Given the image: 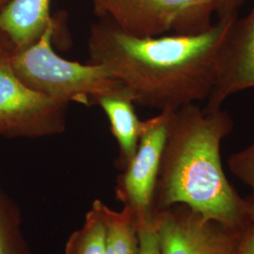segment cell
Wrapping results in <instances>:
<instances>
[{
    "label": "cell",
    "instance_id": "obj_13",
    "mask_svg": "<svg viewBox=\"0 0 254 254\" xmlns=\"http://www.w3.org/2000/svg\"><path fill=\"white\" fill-rule=\"evenodd\" d=\"M18 203L0 190V254H33L23 233Z\"/></svg>",
    "mask_w": 254,
    "mask_h": 254
},
{
    "label": "cell",
    "instance_id": "obj_17",
    "mask_svg": "<svg viewBox=\"0 0 254 254\" xmlns=\"http://www.w3.org/2000/svg\"><path fill=\"white\" fill-rule=\"evenodd\" d=\"M238 252L241 254H254V224L250 223L242 230Z\"/></svg>",
    "mask_w": 254,
    "mask_h": 254
},
{
    "label": "cell",
    "instance_id": "obj_15",
    "mask_svg": "<svg viewBox=\"0 0 254 254\" xmlns=\"http://www.w3.org/2000/svg\"><path fill=\"white\" fill-rule=\"evenodd\" d=\"M137 254H162L154 217L137 225Z\"/></svg>",
    "mask_w": 254,
    "mask_h": 254
},
{
    "label": "cell",
    "instance_id": "obj_14",
    "mask_svg": "<svg viewBox=\"0 0 254 254\" xmlns=\"http://www.w3.org/2000/svg\"><path fill=\"white\" fill-rule=\"evenodd\" d=\"M227 163L229 170L251 190L244 200L251 223L254 224V142L231 154Z\"/></svg>",
    "mask_w": 254,
    "mask_h": 254
},
{
    "label": "cell",
    "instance_id": "obj_12",
    "mask_svg": "<svg viewBox=\"0 0 254 254\" xmlns=\"http://www.w3.org/2000/svg\"><path fill=\"white\" fill-rule=\"evenodd\" d=\"M103 201L94 200L81 227L69 236L65 254H106V224Z\"/></svg>",
    "mask_w": 254,
    "mask_h": 254
},
{
    "label": "cell",
    "instance_id": "obj_4",
    "mask_svg": "<svg viewBox=\"0 0 254 254\" xmlns=\"http://www.w3.org/2000/svg\"><path fill=\"white\" fill-rule=\"evenodd\" d=\"M93 13L128 35L198 34L213 25L211 0H88Z\"/></svg>",
    "mask_w": 254,
    "mask_h": 254
},
{
    "label": "cell",
    "instance_id": "obj_20",
    "mask_svg": "<svg viewBox=\"0 0 254 254\" xmlns=\"http://www.w3.org/2000/svg\"><path fill=\"white\" fill-rule=\"evenodd\" d=\"M240 254V253H239V252H238V250H237V251H236V254Z\"/></svg>",
    "mask_w": 254,
    "mask_h": 254
},
{
    "label": "cell",
    "instance_id": "obj_1",
    "mask_svg": "<svg viewBox=\"0 0 254 254\" xmlns=\"http://www.w3.org/2000/svg\"><path fill=\"white\" fill-rule=\"evenodd\" d=\"M236 16L218 19L198 34L147 38L128 35L100 19L90 27L89 63L104 66L136 105L173 112L208 98L220 47Z\"/></svg>",
    "mask_w": 254,
    "mask_h": 254
},
{
    "label": "cell",
    "instance_id": "obj_6",
    "mask_svg": "<svg viewBox=\"0 0 254 254\" xmlns=\"http://www.w3.org/2000/svg\"><path fill=\"white\" fill-rule=\"evenodd\" d=\"M171 113L159 112L141 122L136 154L116 180V198L134 214L137 225L154 217V191Z\"/></svg>",
    "mask_w": 254,
    "mask_h": 254
},
{
    "label": "cell",
    "instance_id": "obj_3",
    "mask_svg": "<svg viewBox=\"0 0 254 254\" xmlns=\"http://www.w3.org/2000/svg\"><path fill=\"white\" fill-rule=\"evenodd\" d=\"M61 19L55 18L35 43L12 51L9 62L19 78L35 91L88 107L98 97L123 88L104 66L68 61L55 52L52 43L62 27Z\"/></svg>",
    "mask_w": 254,
    "mask_h": 254
},
{
    "label": "cell",
    "instance_id": "obj_2",
    "mask_svg": "<svg viewBox=\"0 0 254 254\" xmlns=\"http://www.w3.org/2000/svg\"><path fill=\"white\" fill-rule=\"evenodd\" d=\"M226 110L191 104L171 113L154 191V212L183 204L202 218L243 230L251 223L244 198L224 173L220 148L233 131Z\"/></svg>",
    "mask_w": 254,
    "mask_h": 254
},
{
    "label": "cell",
    "instance_id": "obj_9",
    "mask_svg": "<svg viewBox=\"0 0 254 254\" xmlns=\"http://www.w3.org/2000/svg\"><path fill=\"white\" fill-rule=\"evenodd\" d=\"M95 104L100 106L109 119L119 147L115 166L123 172L136 154L142 122L136 116L134 97L124 86L118 91L98 97Z\"/></svg>",
    "mask_w": 254,
    "mask_h": 254
},
{
    "label": "cell",
    "instance_id": "obj_19",
    "mask_svg": "<svg viewBox=\"0 0 254 254\" xmlns=\"http://www.w3.org/2000/svg\"><path fill=\"white\" fill-rule=\"evenodd\" d=\"M10 1L11 0H0V13L9 5Z\"/></svg>",
    "mask_w": 254,
    "mask_h": 254
},
{
    "label": "cell",
    "instance_id": "obj_7",
    "mask_svg": "<svg viewBox=\"0 0 254 254\" xmlns=\"http://www.w3.org/2000/svg\"><path fill=\"white\" fill-rule=\"evenodd\" d=\"M154 221L162 254H235L242 234L183 204L154 212Z\"/></svg>",
    "mask_w": 254,
    "mask_h": 254
},
{
    "label": "cell",
    "instance_id": "obj_8",
    "mask_svg": "<svg viewBox=\"0 0 254 254\" xmlns=\"http://www.w3.org/2000/svg\"><path fill=\"white\" fill-rule=\"evenodd\" d=\"M254 88V5L242 18L236 16L220 47L217 79L204 110L221 109L230 96Z\"/></svg>",
    "mask_w": 254,
    "mask_h": 254
},
{
    "label": "cell",
    "instance_id": "obj_5",
    "mask_svg": "<svg viewBox=\"0 0 254 254\" xmlns=\"http://www.w3.org/2000/svg\"><path fill=\"white\" fill-rule=\"evenodd\" d=\"M11 53L0 57V136L41 138L63 134L70 104L27 87L10 65Z\"/></svg>",
    "mask_w": 254,
    "mask_h": 254
},
{
    "label": "cell",
    "instance_id": "obj_16",
    "mask_svg": "<svg viewBox=\"0 0 254 254\" xmlns=\"http://www.w3.org/2000/svg\"><path fill=\"white\" fill-rule=\"evenodd\" d=\"M245 0H211V5L214 13L218 15V19H224L237 15L238 8Z\"/></svg>",
    "mask_w": 254,
    "mask_h": 254
},
{
    "label": "cell",
    "instance_id": "obj_18",
    "mask_svg": "<svg viewBox=\"0 0 254 254\" xmlns=\"http://www.w3.org/2000/svg\"><path fill=\"white\" fill-rule=\"evenodd\" d=\"M14 50L11 43L5 34L0 31V57L3 55L9 54Z\"/></svg>",
    "mask_w": 254,
    "mask_h": 254
},
{
    "label": "cell",
    "instance_id": "obj_11",
    "mask_svg": "<svg viewBox=\"0 0 254 254\" xmlns=\"http://www.w3.org/2000/svg\"><path fill=\"white\" fill-rule=\"evenodd\" d=\"M106 224V254H137V223L134 214L123 207L121 211L103 203Z\"/></svg>",
    "mask_w": 254,
    "mask_h": 254
},
{
    "label": "cell",
    "instance_id": "obj_10",
    "mask_svg": "<svg viewBox=\"0 0 254 254\" xmlns=\"http://www.w3.org/2000/svg\"><path fill=\"white\" fill-rule=\"evenodd\" d=\"M51 0H11L0 13V31L14 50L35 43L55 23L50 13Z\"/></svg>",
    "mask_w": 254,
    "mask_h": 254
}]
</instances>
